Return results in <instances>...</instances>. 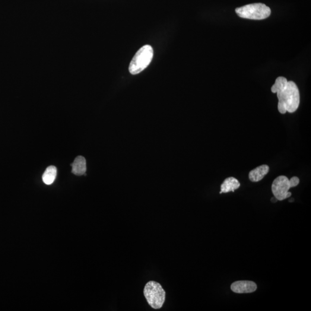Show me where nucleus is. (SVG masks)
<instances>
[{
    "mask_svg": "<svg viewBox=\"0 0 311 311\" xmlns=\"http://www.w3.org/2000/svg\"><path fill=\"white\" fill-rule=\"evenodd\" d=\"M277 201H278V200L277 199H276L275 197L272 198V199H271V201L272 202H274V203L277 202Z\"/></svg>",
    "mask_w": 311,
    "mask_h": 311,
    "instance_id": "11",
    "label": "nucleus"
},
{
    "mask_svg": "<svg viewBox=\"0 0 311 311\" xmlns=\"http://www.w3.org/2000/svg\"><path fill=\"white\" fill-rule=\"evenodd\" d=\"M144 294L149 305L154 309H160L166 300V292L156 281H151L145 285Z\"/></svg>",
    "mask_w": 311,
    "mask_h": 311,
    "instance_id": "2",
    "label": "nucleus"
},
{
    "mask_svg": "<svg viewBox=\"0 0 311 311\" xmlns=\"http://www.w3.org/2000/svg\"><path fill=\"white\" fill-rule=\"evenodd\" d=\"M57 168L53 166H49L46 168L43 174L42 180L44 183L47 185H50L55 182L57 176Z\"/></svg>",
    "mask_w": 311,
    "mask_h": 311,
    "instance_id": "10",
    "label": "nucleus"
},
{
    "mask_svg": "<svg viewBox=\"0 0 311 311\" xmlns=\"http://www.w3.org/2000/svg\"><path fill=\"white\" fill-rule=\"evenodd\" d=\"M292 187L290 179L287 176L281 175L277 177L272 182V193L278 201H283L292 195V193L289 192Z\"/></svg>",
    "mask_w": 311,
    "mask_h": 311,
    "instance_id": "5",
    "label": "nucleus"
},
{
    "mask_svg": "<svg viewBox=\"0 0 311 311\" xmlns=\"http://www.w3.org/2000/svg\"><path fill=\"white\" fill-rule=\"evenodd\" d=\"M271 90L272 93L277 95L278 109L281 114L293 113L299 108V90L293 81H288L286 78L281 76L276 79Z\"/></svg>",
    "mask_w": 311,
    "mask_h": 311,
    "instance_id": "1",
    "label": "nucleus"
},
{
    "mask_svg": "<svg viewBox=\"0 0 311 311\" xmlns=\"http://www.w3.org/2000/svg\"><path fill=\"white\" fill-rule=\"evenodd\" d=\"M269 171L268 165H262L250 171L249 176L252 182H258L267 175Z\"/></svg>",
    "mask_w": 311,
    "mask_h": 311,
    "instance_id": "7",
    "label": "nucleus"
},
{
    "mask_svg": "<svg viewBox=\"0 0 311 311\" xmlns=\"http://www.w3.org/2000/svg\"><path fill=\"white\" fill-rule=\"evenodd\" d=\"M71 166L72 167V173L76 175L81 176L86 173V160L81 156H79L76 157Z\"/></svg>",
    "mask_w": 311,
    "mask_h": 311,
    "instance_id": "8",
    "label": "nucleus"
},
{
    "mask_svg": "<svg viewBox=\"0 0 311 311\" xmlns=\"http://www.w3.org/2000/svg\"><path fill=\"white\" fill-rule=\"evenodd\" d=\"M154 57V50L150 45L142 47L133 57L129 65V72L132 75L139 74L150 64Z\"/></svg>",
    "mask_w": 311,
    "mask_h": 311,
    "instance_id": "3",
    "label": "nucleus"
},
{
    "mask_svg": "<svg viewBox=\"0 0 311 311\" xmlns=\"http://www.w3.org/2000/svg\"><path fill=\"white\" fill-rule=\"evenodd\" d=\"M231 290L236 293H250L254 292L257 286L255 282L250 281H238L231 286Z\"/></svg>",
    "mask_w": 311,
    "mask_h": 311,
    "instance_id": "6",
    "label": "nucleus"
},
{
    "mask_svg": "<svg viewBox=\"0 0 311 311\" xmlns=\"http://www.w3.org/2000/svg\"><path fill=\"white\" fill-rule=\"evenodd\" d=\"M235 11L239 17L252 20H263L271 14V8L262 3L243 6L236 8Z\"/></svg>",
    "mask_w": 311,
    "mask_h": 311,
    "instance_id": "4",
    "label": "nucleus"
},
{
    "mask_svg": "<svg viewBox=\"0 0 311 311\" xmlns=\"http://www.w3.org/2000/svg\"><path fill=\"white\" fill-rule=\"evenodd\" d=\"M240 183L233 177H228L224 181L221 185V192L220 194L234 192V190L239 188Z\"/></svg>",
    "mask_w": 311,
    "mask_h": 311,
    "instance_id": "9",
    "label": "nucleus"
}]
</instances>
